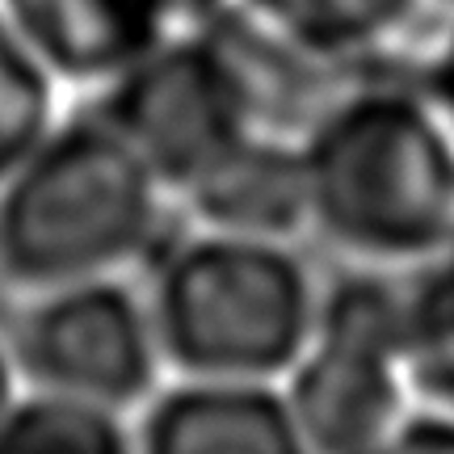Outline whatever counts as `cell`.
Here are the masks:
<instances>
[{"label": "cell", "instance_id": "obj_1", "mask_svg": "<svg viewBox=\"0 0 454 454\" xmlns=\"http://www.w3.org/2000/svg\"><path fill=\"white\" fill-rule=\"evenodd\" d=\"M299 156L308 236L337 261L412 274L454 248V130L408 59L328 84Z\"/></svg>", "mask_w": 454, "mask_h": 454}, {"label": "cell", "instance_id": "obj_2", "mask_svg": "<svg viewBox=\"0 0 454 454\" xmlns=\"http://www.w3.org/2000/svg\"><path fill=\"white\" fill-rule=\"evenodd\" d=\"M328 84L219 13L181 26L93 106L181 207L261 144L299 135Z\"/></svg>", "mask_w": 454, "mask_h": 454}, {"label": "cell", "instance_id": "obj_3", "mask_svg": "<svg viewBox=\"0 0 454 454\" xmlns=\"http://www.w3.org/2000/svg\"><path fill=\"white\" fill-rule=\"evenodd\" d=\"M177 202L93 101H72L0 185V291L9 299L144 274Z\"/></svg>", "mask_w": 454, "mask_h": 454}, {"label": "cell", "instance_id": "obj_4", "mask_svg": "<svg viewBox=\"0 0 454 454\" xmlns=\"http://www.w3.org/2000/svg\"><path fill=\"white\" fill-rule=\"evenodd\" d=\"M139 278L168 374L261 383L286 379L325 286L303 240L219 231L185 219Z\"/></svg>", "mask_w": 454, "mask_h": 454}, {"label": "cell", "instance_id": "obj_5", "mask_svg": "<svg viewBox=\"0 0 454 454\" xmlns=\"http://www.w3.org/2000/svg\"><path fill=\"white\" fill-rule=\"evenodd\" d=\"M404 278L345 265L325 278L308 340L282 379L311 454H362L412 400L404 345Z\"/></svg>", "mask_w": 454, "mask_h": 454}, {"label": "cell", "instance_id": "obj_6", "mask_svg": "<svg viewBox=\"0 0 454 454\" xmlns=\"http://www.w3.org/2000/svg\"><path fill=\"white\" fill-rule=\"evenodd\" d=\"M4 337L26 391L118 417H135L168 379L139 274L13 299Z\"/></svg>", "mask_w": 454, "mask_h": 454}, {"label": "cell", "instance_id": "obj_7", "mask_svg": "<svg viewBox=\"0 0 454 454\" xmlns=\"http://www.w3.org/2000/svg\"><path fill=\"white\" fill-rule=\"evenodd\" d=\"M0 13L72 101H93L190 26L177 0H0Z\"/></svg>", "mask_w": 454, "mask_h": 454}, {"label": "cell", "instance_id": "obj_8", "mask_svg": "<svg viewBox=\"0 0 454 454\" xmlns=\"http://www.w3.org/2000/svg\"><path fill=\"white\" fill-rule=\"evenodd\" d=\"M248 34L320 81L404 64L421 43L429 0H227Z\"/></svg>", "mask_w": 454, "mask_h": 454}, {"label": "cell", "instance_id": "obj_9", "mask_svg": "<svg viewBox=\"0 0 454 454\" xmlns=\"http://www.w3.org/2000/svg\"><path fill=\"white\" fill-rule=\"evenodd\" d=\"M135 454H311L282 383L168 374L130 417Z\"/></svg>", "mask_w": 454, "mask_h": 454}, {"label": "cell", "instance_id": "obj_10", "mask_svg": "<svg viewBox=\"0 0 454 454\" xmlns=\"http://www.w3.org/2000/svg\"><path fill=\"white\" fill-rule=\"evenodd\" d=\"M404 345L412 400L454 412V248L404 278Z\"/></svg>", "mask_w": 454, "mask_h": 454}, {"label": "cell", "instance_id": "obj_11", "mask_svg": "<svg viewBox=\"0 0 454 454\" xmlns=\"http://www.w3.org/2000/svg\"><path fill=\"white\" fill-rule=\"evenodd\" d=\"M67 106L72 98L0 13V185L55 130Z\"/></svg>", "mask_w": 454, "mask_h": 454}, {"label": "cell", "instance_id": "obj_12", "mask_svg": "<svg viewBox=\"0 0 454 454\" xmlns=\"http://www.w3.org/2000/svg\"><path fill=\"white\" fill-rule=\"evenodd\" d=\"M0 454H135L130 417L26 391L0 425Z\"/></svg>", "mask_w": 454, "mask_h": 454}, {"label": "cell", "instance_id": "obj_13", "mask_svg": "<svg viewBox=\"0 0 454 454\" xmlns=\"http://www.w3.org/2000/svg\"><path fill=\"white\" fill-rule=\"evenodd\" d=\"M408 72L421 84L429 106L454 130V13H438V30H429L408 55Z\"/></svg>", "mask_w": 454, "mask_h": 454}, {"label": "cell", "instance_id": "obj_14", "mask_svg": "<svg viewBox=\"0 0 454 454\" xmlns=\"http://www.w3.org/2000/svg\"><path fill=\"white\" fill-rule=\"evenodd\" d=\"M362 454H454V412L412 404L371 450Z\"/></svg>", "mask_w": 454, "mask_h": 454}, {"label": "cell", "instance_id": "obj_15", "mask_svg": "<svg viewBox=\"0 0 454 454\" xmlns=\"http://www.w3.org/2000/svg\"><path fill=\"white\" fill-rule=\"evenodd\" d=\"M26 400V383H21V371H17V357L9 349V337H4V325H0V425L17 412V404Z\"/></svg>", "mask_w": 454, "mask_h": 454}, {"label": "cell", "instance_id": "obj_16", "mask_svg": "<svg viewBox=\"0 0 454 454\" xmlns=\"http://www.w3.org/2000/svg\"><path fill=\"white\" fill-rule=\"evenodd\" d=\"M177 9L185 13V21H207V17L223 13L227 0H177Z\"/></svg>", "mask_w": 454, "mask_h": 454}, {"label": "cell", "instance_id": "obj_17", "mask_svg": "<svg viewBox=\"0 0 454 454\" xmlns=\"http://www.w3.org/2000/svg\"><path fill=\"white\" fill-rule=\"evenodd\" d=\"M429 4H434V17H438V13H454V0H429Z\"/></svg>", "mask_w": 454, "mask_h": 454}]
</instances>
